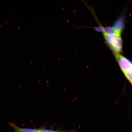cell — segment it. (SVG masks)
Returning <instances> with one entry per match:
<instances>
[{
	"instance_id": "6da1fadb",
	"label": "cell",
	"mask_w": 132,
	"mask_h": 132,
	"mask_svg": "<svg viewBox=\"0 0 132 132\" xmlns=\"http://www.w3.org/2000/svg\"><path fill=\"white\" fill-rule=\"evenodd\" d=\"M102 32L105 42L113 54H120L122 51L123 46L121 34Z\"/></svg>"
},
{
	"instance_id": "7a4b0ae2",
	"label": "cell",
	"mask_w": 132,
	"mask_h": 132,
	"mask_svg": "<svg viewBox=\"0 0 132 132\" xmlns=\"http://www.w3.org/2000/svg\"><path fill=\"white\" fill-rule=\"evenodd\" d=\"M122 72L132 71V62L120 54H114Z\"/></svg>"
},
{
	"instance_id": "3957f363",
	"label": "cell",
	"mask_w": 132,
	"mask_h": 132,
	"mask_svg": "<svg viewBox=\"0 0 132 132\" xmlns=\"http://www.w3.org/2000/svg\"><path fill=\"white\" fill-rule=\"evenodd\" d=\"M9 124L10 126L13 128L16 132H39V130L21 128L16 126L14 123H10Z\"/></svg>"
},
{
	"instance_id": "277c9868",
	"label": "cell",
	"mask_w": 132,
	"mask_h": 132,
	"mask_svg": "<svg viewBox=\"0 0 132 132\" xmlns=\"http://www.w3.org/2000/svg\"><path fill=\"white\" fill-rule=\"evenodd\" d=\"M124 26V22L122 16L119 18L115 23L113 27L116 30L122 32Z\"/></svg>"
},
{
	"instance_id": "5b68a950",
	"label": "cell",
	"mask_w": 132,
	"mask_h": 132,
	"mask_svg": "<svg viewBox=\"0 0 132 132\" xmlns=\"http://www.w3.org/2000/svg\"><path fill=\"white\" fill-rule=\"evenodd\" d=\"M125 77L132 86V71H127L123 72Z\"/></svg>"
},
{
	"instance_id": "8992f818",
	"label": "cell",
	"mask_w": 132,
	"mask_h": 132,
	"mask_svg": "<svg viewBox=\"0 0 132 132\" xmlns=\"http://www.w3.org/2000/svg\"><path fill=\"white\" fill-rule=\"evenodd\" d=\"M39 132H69L60 131H54V130H46V129H40V130H39Z\"/></svg>"
}]
</instances>
